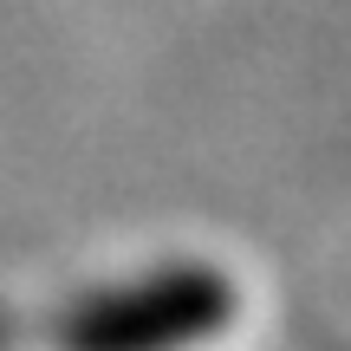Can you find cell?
Masks as SVG:
<instances>
[{
  "label": "cell",
  "mask_w": 351,
  "mask_h": 351,
  "mask_svg": "<svg viewBox=\"0 0 351 351\" xmlns=\"http://www.w3.org/2000/svg\"><path fill=\"white\" fill-rule=\"evenodd\" d=\"M228 319H234V280L208 261H169L130 287L91 293L65 319V339L85 351H150V345L208 339Z\"/></svg>",
  "instance_id": "cell-1"
}]
</instances>
